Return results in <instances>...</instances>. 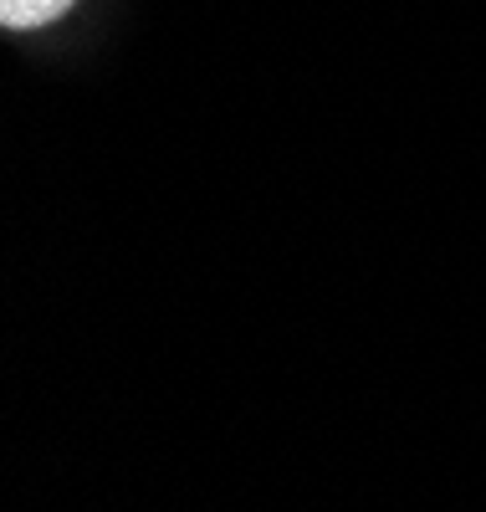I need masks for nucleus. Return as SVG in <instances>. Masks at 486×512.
<instances>
[{"mask_svg":"<svg viewBox=\"0 0 486 512\" xmlns=\"http://www.w3.org/2000/svg\"><path fill=\"white\" fill-rule=\"evenodd\" d=\"M77 0H0V26L6 31H36L52 26L57 16H67Z\"/></svg>","mask_w":486,"mask_h":512,"instance_id":"1","label":"nucleus"}]
</instances>
